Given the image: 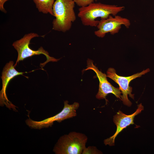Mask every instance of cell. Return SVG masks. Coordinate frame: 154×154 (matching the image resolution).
Returning a JSON list of instances; mask_svg holds the SVG:
<instances>
[{
  "instance_id": "7a4b0ae2",
  "label": "cell",
  "mask_w": 154,
  "mask_h": 154,
  "mask_svg": "<svg viewBox=\"0 0 154 154\" xmlns=\"http://www.w3.org/2000/svg\"><path fill=\"white\" fill-rule=\"evenodd\" d=\"M73 0H55L52 9V29L65 33L69 31L76 20Z\"/></svg>"
},
{
  "instance_id": "6da1fadb",
  "label": "cell",
  "mask_w": 154,
  "mask_h": 154,
  "mask_svg": "<svg viewBox=\"0 0 154 154\" xmlns=\"http://www.w3.org/2000/svg\"><path fill=\"white\" fill-rule=\"evenodd\" d=\"M124 8L123 6L93 3L86 6L80 7L78 16L83 25L96 27L99 22L96 20L98 18L103 19L110 15L115 16Z\"/></svg>"
},
{
  "instance_id": "9c48e42d",
  "label": "cell",
  "mask_w": 154,
  "mask_h": 154,
  "mask_svg": "<svg viewBox=\"0 0 154 154\" xmlns=\"http://www.w3.org/2000/svg\"><path fill=\"white\" fill-rule=\"evenodd\" d=\"M137 106L136 111L131 115H127L119 110L114 116L113 121L116 126V130L114 135L104 140V143L105 145H108L110 146L114 145L115 139L117 135L124 129L134 124L133 120L135 116L144 110V107L141 103Z\"/></svg>"
},
{
  "instance_id": "4fadbf2b",
  "label": "cell",
  "mask_w": 154,
  "mask_h": 154,
  "mask_svg": "<svg viewBox=\"0 0 154 154\" xmlns=\"http://www.w3.org/2000/svg\"><path fill=\"white\" fill-rule=\"evenodd\" d=\"M77 5L80 7L86 6L98 0H73Z\"/></svg>"
},
{
  "instance_id": "52a82bcc",
  "label": "cell",
  "mask_w": 154,
  "mask_h": 154,
  "mask_svg": "<svg viewBox=\"0 0 154 154\" xmlns=\"http://www.w3.org/2000/svg\"><path fill=\"white\" fill-rule=\"evenodd\" d=\"M130 25V20L126 18L117 15H110L107 18L99 21L96 27L98 30L94 31V34L97 37L103 38L108 33L112 35L118 33L122 25L128 28Z\"/></svg>"
},
{
  "instance_id": "277c9868",
  "label": "cell",
  "mask_w": 154,
  "mask_h": 154,
  "mask_svg": "<svg viewBox=\"0 0 154 154\" xmlns=\"http://www.w3.org/2000/svg\"><path fill=\"white\" fill-rule=\"evenodd\" d=\"M39 36L36 33H31L25 34L20 39L13 42L12 46L18 53L17 60L14 65L15 67L20 61H22L27 58L35 55L43 54L46 57V61L40 64V66L41 67H44L49 62H57L60 59L50 56L48 52L44 50L42 46L36 50H33L30 48L29 45L31 40L35 37Z\"/></svg>"
},
{
  "instance_id": "ba28073f",
  "label": "cell",
  "mask_w": 154,
  "mask_h": 154,
  "mask_svg": "<svg viewBox=\"0 0 154 154\" xmlns=\"http://www.w3.org/2000/svg\"><path fill=\"white\" fill-rule=\"evenodd\" d=\"M87 63V68L84 70L83 71L90 70H93L96 73L99 81V90L96 95V98L99 100L105 99L107 103L106 96L108 94L112 93L121 100L122 93L119 88L115 87L108 81L107 75L98 69L94 64L93 61L92 60L88 59Z\"/></svg>"
},
{
  "instance_id": "8992f818",
  "label": "cell",
  "mask_w": 154,
  "mask_h": 154,
  "mask_svg": "<svg viewBox=\"0 0 154 154\" xmlns=\"http://www.w3.org/2000/svg\"><path fill=\"white\" fill-rule=\"evenodd\" d=\"M149 68L143 70L139 73H137L129 76L124 77L118 75L116 73V70L113 68H109L107 71V76L115 82L119 86V88L122 95L121 100L123 104L128 107H130L132 104L129 100L128 96L133 99H134V94H131L132 88L129 86L130 82L133 80L141 77L142 75L149 72Z\"/></svg>"
},
{
  "instance_id": "5bb4252c",
  "label": "cell",
  "mask_w": 154,
  "mask_h": 154,
  "mask_svg": "<svg viewBox=\"0 0 154 154\" xmlns=\"http://www.w3.org/2000/svg\"><path fill=\"white\" fill-rule=\"evenodd\" d=\"M9 0H0V10L3 12L6 13L7 11L4 7L5 3Z\"/></svg>"
},
{
  "instance_id": "3957f363",
  "label": "cell",
  "mask_w": 154,
  "mask_h": 154,
  "mask_svg": "<svg viewBox=\"0 0 154 154\" xmlns=\"http://www.w3.org/2000/svg\"><path fill=\"white\" fill-rule=\"evenodd\" d=\"M87 140L83 133L70 132L60 138L53 151L56 154H82Z\"/></svg>"
},
{
  "instance_id": "5b68a950",
  "label": "cell",
  "mask_w": 154,
  "mask_h": 154,
  "mask_svg": "<svg viewBox=\"0 0 154 154\" xmlns=\"http://www.w3.org/2000/svg\"><path fill=\"white\" fill-rule=\"evenodd\" d=\"M64 104L63 108L59 113L42 121L33 120L30 119L29 116V119L25 121L26 124L31 128L40 129L51 127L55 121L60 122L63 120L77 115L76 110L79 107L78 103L75 102L72 104H69L68 102L66 100L64 102Z\"/></svg>"
},
{
  "instance_id": "8fae6325",
  "label": "cell",
  "mask_w": 154,
  "mask_h": 154,
  "mask_svg": "<svg viewBox=\"0 0 154 154\" xmlns=\"http://www.w3.org/2000/svg\"><path fill=\"white\" fill-rule=\"evenodd\" d=\"M39 12L53 16L52 9L55 0H33Z\"/></svg>"
},
{
  "instance_id": "7c38bea8",
  "label": "cell",
  "mask_w": 154,
  "mask_h": 154,
  "mask_svg": "<svg viewBox=\"0 0 154 154\" xmlns=\"http://www.w3.org/2000/svg\"><path fill=\"white\" fill-rule=\"evenodd\" d=\"M102 152L94 146H90L84 149L82 154H101Z\"/></svg>"
},
{
  "instance_id": "30bf717a",
  "label": "cell",
  "mask_w": 154,
  "mask_h": 154,
  "mask_svg": "<svg viewBox=\"0 0 154 154\" xmlns=\"http://www.w3.org/2000/svg\"><path fill=\"white\" fill-rule=\"evenodd\" d=\"M14 63L13 61H10L6 63L3 69L1 77L2 87L0 92V104L1 106L5 105L9 109H12L15 111L17 107L8 99L6 90L9 83L13 78L18 75H23L25 72L17 71L15 68Z\"/></svg>"
}]
</instances>
